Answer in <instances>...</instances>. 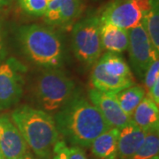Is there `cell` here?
<instances>
[{
  "label": "cell",
  "mask_w": 159,
  "mask_h": 159,
  "mask_svg": "<svg viewBox=\"0 0 159 159\" xmlns=\"http://www.w3.org/2000/svg\"><path fill=\"white\" fill-rule=\"evenodd\" d=\"M53 119L64 142L80 148H89L97 136L111 128L95 105L78 94Z\"/></svg>",
  "instance_id": "6da1fadb"
},
{
  "label": "cell",
  "mask_w": 159,
  "mask_h": 159,
  "mask_svg": "<svg viewBox=\"0 0 159 159\" xmlns=\"http://www.w3.org/2000/svg\"><path fill=\"white\" fill-rule=\"evenodd\" d=\"M11 119L32 153L41 159H51L59 141L53 116L41 109L23 105L11 112Z\"/></svg>",
  "instance_id": "7a4b0ae2"
},
{
  "label": "cell",
  "mask_w": 159,
  "mask_h": 159,
  "mask_svg": "<svg viewBox=\"0 0 159 159\" xmlns=\"http://www.w3.org/2000/svg\"><path fill=\"white\" fill-rule=\"evenodd\" d=\"M17 39L25 56L34 65L44 69L59 68L65 59V46L53 29L39 24L20 27Z\"/></svg>",
  "instance_id": "3957f363"
},
{
  "label": "cell",
  "mask_w": 159,
  "mask_h": 159,
  "mask_svg": "<svg viewBox=\"0 0 159 159\" xmlns=\"http://www.w3.org/2000/svg\"><path fill=\"white\" fill-rule=\"evenodd\" d=\"M35 98L41 110L56 113L77 94L75 83L58 68L45 69L37 78Z\"/></svg>",
  "instance_id": "277c9868"
},
{
  "label": "cell",
  "mask_w": 159,
  "mask_h": 159,
  "mask_svg": "<svg viewBox=\"0 0 159 159\" xmlns=\"http://www.w3.org/2000/svg\"><path fill=\"white\" fill-rule=\"evenodd\" d=\"M101 21L98 16L91 15L74 24L72 45L76 58L88 67L99 60L102 52L100 37Z\"/></svg>",
  "instance_id": "5b68a950"
},
{
  "label": "cell",
  "mask_w": 159,
  "mask_h": 159,
  "mask_svg": "<svg viewBox=\"0 0 159 159\" xmlns=\"http://www.w3.org/2000/svg\"><path fill=\"white\" fill-rule=\"evenodd\" d=\"M26 70L27 67L13 57L0 62V111H6L20 102Z\"/></svg>",
  "instance_id": "8992f818"
},
{
  "label": "cell",
  "mask_w": 159,
  "mask_h": 159,
  "mask_svg": "<svg viewBox=\"0 0 159 159\" xmlns=\"http://www.w3.org/2000/svg\"><path fill=\"white\" fill-rule=\"evenodd\" d=\"M129 43L127 51L132 67L140 79H143L146 70L151 63L158 59V55L151 44L144 27L141 22L128 30Z\"/></svg>",
  "instance_id": "52a82bcc"
},
{
  "label": "cell",
  "mask_w": 159,
  "mask_h": 159,
  "mask_svg": "<svg viewBox=\"0 0 159 159\" xmlns=\"http://www.w3.org/2000/svg\"><path fill=\"white\" fill-rule=\"evenodd\" d=\"M143 12L134 0H111L99 17L101 23H109L129 30L142 22Z\"/></svg>",
  "instance_id": "ba28073f"
},
{
  "label": "cell",
  "mask_w": 159,
  "mask_h": 159,
  "mask_svg": "<svg viewBox=\"0 0 159 159\" xmlns=\"http://www.w3.org/2000/svg\"><path fill=\"white\" fill-rule=\"evenodd\" d=\"M89 98L111 128L120 129L132 121L130 117L120 108L114 94L90 89L89 90Z\"/></svg>",
  "instance_id": "9c48e42d"
},
{
  "label": "cell",
  "mask_w": 159,
  "mask_h": 159,
  "mask_svg": "<svg viewBox=\"0 0 159 159\" xmlns=\"http://www.w3.org/2000/svg\"><path fill=\"white\" fill-rule=\"evenodd\" d=\"M21 134L7 114L0 115V151L5 159H18L29 149Z\"/></svg>",
  "instance_id": "30bf717a"
},
{
  "label": "cell",
  "mask_w": 159,
  "mask_h": 159,
  "mask_svg": "<svg viewBox=\"0 0 159 159\" xmlns=\"http://www.w3.org/2000/svg\"><path fill=\"white\" fill-rule=\"evenodd\" d=\"M82 11L80 0H52L44 12L45 22L62 29L71 27Z\"/></svg>",
  "instance_id": "8fae6325"
},
{
  "label": "cell",
  "mask_w": 159,
  "mask_h": 159,
  "mask_svg": "<svg viewBox=\"0 0 159 159\" xmlns=\"http://www.w3.org/2000/svg\"><path fill=\"white\" fill-rule=\"evenodd\" d=\"M146 132L137 126L133 121L120 128L118 137L117 159H131L142 146Z\"/></svg>",
  "instance_id": "7c38bea8"
},
{
  "label": "cell",
  "mask_w": 159,
  "mask_h": 159,
  "mask_svg": "<svg viewBox=\"0 0 159 159\" xmlns=\"http://www.w3.org/2000/svg\"><path fill=\"white\" fill-rule=\"evenodd\" d=\"M91 82L95 89L110 94L119 93L134 84V79L116 77L107 74L99 60L93 66Z\"/></svg>",
  "instance_id": "4fadbf2b"
},
{
  "label": "cell",
  "mask_w": 159,
  "mask_h": 159,
  "mask_svg": "<svg viewBox=\"0 0 159 159\" xmlns=\"http://www.w3.org/2000/svg\"><path fill=\"white\" fill-rule=\"evenodd\" d=\"M132 121L141 129L148 133L159 129V110L148 96H145L132 115Z\"/></svg>",
  "instance_id": "5bb4252c"
},
{
  "label": "cell",
  "mask_w": 159,
  "mask_h": 159,
  "mask_svg": "<svg viewBox=\"0 0 159 159\" xmlns=\"http://www.w3.org/2000/svg\"><path fill=\"white\" fill-rule=\"evenodd\" d=\"M100 37L102 50L109 52L119 54L126 51L128 48V31L111 24L101 23Z\"/></svg>",
  "instance_id": "9a60e30c"
},
{
  "label": "cell",
  "mask_w": 159,
  "mask_h": 159,
  "mask_svg": "<svg viewBox=\"0 0 159 159\" xmlns=\"http://www.w3.org/2000/svg\"><path fill=\"white\" fill-rule=\"evenodd\" d=\"M118 128H110L97 136L90 145L93 155L98 159H117Z\"/></svg>",
  "instance_id": "2e32d148"
},
{
  "label": "cell",
  "mask_w": 159,
  "mask_h": 159,
  "mask_svg": "<svg viewBox=\"0 0 159 159\" xmlns=\"http://www.w3.org/2000/svg\"><path fill=\"white\" fill-rule=\"evenodd\" d=\"M120 108L127 116L132 118L134 110L146 96L144 88L141 86H131L129 88L114 94Z\"/></svg>",
  "instance_id": "e0dca14e"
},
{
  "label": "cell",
  "mask_w": 159,
  "mask_h": 159,
  "mask_svg": "<svg viewBox=\"0 0 159 159\" xmlns=\"http://www.w3.org/2000/svg\"><path fill=\"white\" fill-rule=\"evenodd\" d=\"M99 61L102 63V67L107 74L116 77L134 79L129 66L119 54L108 51L100 57Z\"/></svg>",
  "instance_id": "ac0fdd59"
},
{
  "label": "cell",
  "mask_w": 159,
  "mask_h": 159,
  "mask_svg": "<svg viewBox=\"0 0 159 159\" xmlns=\"http://www.w3.org/2000/svg\"><path fill=\"white\" fill-rule=\"evenodd\" d=\"M142 23L155 51L159 54V11L158 0H155L152 7L143 14Z\"/></svg>",
  "instance_id": "d6986e66"
},
{
  "label": "cell",
  "mask_w": 159,
  "mask_h": 159,
  "mask_svg": "<svg viewBox=\"0 0 159 159\" xmlns=\"http://www.w3.org/2000/svg\"><path fill=\"white\" fill-rule=\"evenodd\" d=\"M159 134L158 131L148 132L142 146L131 159H151L158 156Z\"/></svg>",
  "instance_id": "ffe728a7"
},
{
  "label": "cell",
  "mask_w": 159,
  "mask_h": 159,
  "mask_svg": "<svg viewBox=\"0 0 159 159\" xmlns=\"http://www.w3.org/2000/svg\"><path fill=\"white\" fill-rule=\"evenodd\" d=\"M20 6L29 15L41 17L44 15L48 2L46 0H18Z\"/></svg>",
  "instance_id": "44dd1931"
},
{
  "label": "cell",
  "mask_w": 159,
  "mask_h": 159,
  "mask_svg": "<svg viewBox=\"0 0 159 159\" xmlns=\"http://www.w3.org/2000/svg\"><path fill=\"white\" fill-rule=\"evenodd\" d=\"M143 80H144V85L147 91H148L151 87L159 80V61L158 59L155 60L151 63V65L146 70L144 76H143Z\"/></svg>",
  "instance_id": "7402d4cb"
},
{
  "label": "cell",
  "mask_w": 159,
  "mask_h": 159,
  "mask_svg": "<svg viewBox=\"0 0 159 159\" xmlns=\"http://www.w3.org/2000/svg\"><path fill=\"white\" fill-rule=\"evenodd\" d=\"M66 148H67L66 142L59 140L53 148L51 159H67Z\"/></svg>",
  "instance_id": "603a6c76"
},
{
  "label": "cell",
  "mask_w": 159,
  "mask_h": 159,
  "mask_svg": "<svg viewBox=\"0 0 159 159\" xmlns=\"http://www.w3.org/2000/svg\"><path fill=\"white\" fill-rule=\"evenodd\" d=\"M67 159H88L82 148L78 146H68L66 148Z\"/></svg>",
  "instance_id": "cb8c5ba5"
},
{
  "label": "cell",
  "mask_w": 159,
  "mask_h": 159,
  "mask_svg": "<svg viewBox=\"0 0 159 159\" xmlns=\"http://www.w3.org/2000/svg\"><path fill=\"white\" fill-rule=\"evenodd\" d=\"M148 97L151 98V100L153 101L156 104L158 105L159 103V80H157L155 84H154L151 89L148 91Z\"/></svg>",
  "instance_id": "d4e9b609"
},
{
  "label": "cell",
  "mask_w": 159,
  "mask_h": 159,
  "mask_svg": "<svg viewBox=\"0 0 159 159\" xmlns=\"http://www.w3.org/2000/svg\"><path fill=\"white\" fill-rule=\"evenodd\" d=\"M6 42H5V35L2 25L0 23V62L3 61L6 57Z\"/></svg>",
  "instance_id": "484cf974"
},
{
  "label": "cell",
  "mask_w": 159,
  "mask_h": 159,
  "mask_svg": "<svg viewBox=\"0 0 159 159\" xmlns=\"http://www.w3.org/2000/svg\"><path fill=\"white\" fill-rule=\"evenodd\" d=\"M18 159H41V158L37 157L35 155H34L32 152H30V151L28 150V151L24 154L23 156H21L20 157H19Z\"/></svg>",
  "instance_id": "4316f807"
},
{
  "label": "cell",
  "mask_w": 159,
  "mask_h": 159,
  "mask_svg": "<svg viewBox=\"0 0 159 159\" xmlns=\"http://www.w3.org/2000/svg\"><path fill=\"white\" fill-rule=\"evenodd\" d=\"M12 0H0V8H5L11 4Z\"/></svg>",
  "instance_id": "83f0119b"
},
{
  "label": "cell",
  "mask_w": 159,
  "mask_h": 159,
  "mask_svg": "<svg viewBox=\"0 0 159 159\" xmlns=\"http://www.w3.org/2000/svg\"><path fill=\"white\" fill-rule=\"evenodd\" d=\"M0 159H5L4 157H3V155H2V153H1V151H0Z\"/></svg>",
  "instance_id": "f1b7e54d"
},
{
  "label": "cell",
  "mask_w": 159,
  "mask_h": 159,
  "mask_svg": "<svg viewBox=\"0 0 159 159\" xmlns=\"http://www.w3.org/2000/svg\"><path fill=\"white\" fill-rule=\"evenodd\" d=\"M151 159H159V157L158 156H157V157H153V158Z\"/></svg>",
  "instance_id": "f546056e"
},
{
  "label": "cell",
  "mask_w": 159,
  "mask_h": 159,
  "mask_svg": "<svg viewBox=\"0 0 159 159\" xmlns=\"http://www.w3.org/2000/svg\"><path fill=\"white\" fill-rule=\"evenodd\" d=\"M46 1H47V2L49 3V2H51V1H52V0H46Z\"/></svg>",
  "instance_id": "4dcf8cb0"
}]
</instances>
